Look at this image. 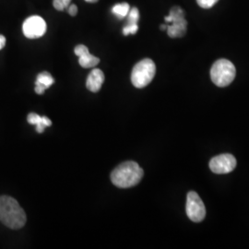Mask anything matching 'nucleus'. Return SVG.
Segmentation results:
<instances>
[{"label":"nucleus","mask_w":249,"mask_h":249,"mask_svg":"<svg viewBox=\"0 0 249 249\" xmlns=\"http://www.w3.org/2000/svg\"><path fill=\"white\" fill-rule=\"evenodd\" d=\"M28 123L31 124H36V131L38 133H43L45 131V124L43 122V116H39L36 113H31L27 117Z\"/></svg>","instance_id":"f8f14e48"},{"label":"nucleus","mask_w":249,"mask_h":249,"mask_svg":"<svg viewBox=\"0 0 249 249\" xmlns=\"http://www.w3.org/2000/svg\"><path fill=\"white\" fill-rule=\"evenodd\" d=\"M45 89L41 86H36V92L37 94H44Z\"/></svg>","instance_id":"aec40b11"},{"label":"nucleus","mask_w":249,"mask_h":249,"mask_svg":"<svg viewBox=\"0 0 249 249\" xmlns=\"http://www.w3.org/2000/svg\"><path fill=\"white\" fill-rule=\"evenodd\" d=\"M236 167V159L233 155L225 153L218 156H215L210 161V169L214 174L223 175L229 174L235 169Z\"/></svg>","instance_id":"6e6552de"},{"label":"nucleus","mask_w":249,"mask_h":249,"mask_svg":"<svg viewBox=\"0 0 249 249\" xmlns=\"http://www.w3.org/2000/svg\"><path fill=\"white\" fill-rule=\"evenodd\" d=\"M68 12H69L70 15H71V16H76V14L78 13V8H77V6L74 5V4L70 5V6L68 7Z\"/></svg>","instance_id":"a211bd4d"},{"label":"nucleus","mask_w":249,"mask_h":249,"mask_svg":"<svg viewBox=\"0 0 249 249\" xmlns=\"http://www.w3.org/2000/svg\"><path fill=\"white\" fill-rule=\"evenodd\" d=\"M236 70L234 65L227 59H219L211 70V79L218 87H226L234 80Z\"/></svg>","instance_id":"7ed1b4c3"},{"label":"nucleus","mask_w":249,"mask_h":249,"mask_svg":"<svg viewBox=\"0 0 249 249\" xmlns=\"http://www.w3.org/2000/svg\"><path fill=\"white\" fill-rule=\"evenodd\" d=\"M186 213L187 217L194 223H200L206 216V208L204 203L198 194L190 191L187 194Z\"/></svg>","instance_id":"423d86ee"},{"label":"nucleus","mask_w":249,"mask_h":249,"mask_svg":"<svg viewBox=\"0 0 249 249\" xmlns=\"http://www.w3.org/2000/svg\"><path fill=\"white\" fill-rule=\"evenodd\" d=\"M167 25V34L171 38L183 37L187 34V21L185 18V11L180 7H174L170 10L169 15L164 18Z\"/></svg>","instance_id":"39448f33"},{"label":"nucleus","mask_w":249,"mask_h":249,"mask_svg":"<svg viewBox=\"0 0 249 249\" xmlns=\"http://www.w3.org/2000/svg\"><path fill=\"white\" fill-rule=\"evenodd\" d=\"M46 22L40 16H32L25 19L22 25L23 35L29 39H37L46 33Z\"/></svg>","instance_id":"0eeeda50"},{"label":"nucleus","mask_w":249,"mask_h":249,"mask_svg":"<svg viewBox=\"0 0 249 249\" xmlns=\"http://www.w3.org/2000/svg\"><path fill=\"white\" fill-rule=\"evenodd\" d=\"M138 30H139L138 24H126L123 29V35L124 36L135 35L137 34Z\"/></svg>","instance_id":"dca6fc26"},{"label":"nucleus","mask_w":249,"mask_h":249,"mask_svg":"<svg viewBox=\"0 0 249 249\" xmlns=\"http://www.w3.org/2000/svg\"><path fill=\"white\" fill-rule=\"evenodd\" d=\"M53 82L54 80L49 72H42L38 74L36 78V86H41L46 89H48L50 86H52Z\"/></svg>","instance_id":"9b49d317"},{"label":"nucleus","mask_w":249,"mask_h":249,"mask_svg":"<svg viewBox=\"0 0 249 249\" xmlns=\"http://www.w3.org/2000/svg\"><path fill=\"white\" fill-rule=\"evenodd\" d=\"M6 45V37L4 36L0 35V50L3 49Z\"/></svg>","instance_id":"6ab92c4d"},{"label":"nucleus","mask_w":249,"mask_h":249,"mask_svg":"<svg viewBox=\"0 0 249 249\" xmlns=\"http://www.w3.org/2000/svg\"><path fill=\"white\" fill-rule=\"evenodd\" d=\"M86 2H88V3H96V2H98V0H85Z\"/></svg>","instance_id":"4be33fe9"},{"label":"nucleus","mask_w":249,"mask_h":249,"mask_svg":"<svg viewBox=\"0 0 249 249\" xmlns=\"http://www.w3.org/2000/svg\"><path fill=\"white\" fill-rule=\"evenodd\" d=\"M219 0H196L198 6L202 9H211Z\"/></svg>","instance_id":"f3484780"},{"label":"nucleus","mask_w":249,"mask_h":249,"mask_svg":"<svg viewBox=\"0 0 249 249\" xmlns=\"http://www.w3.org/2000/svg\"><path fill=\"white\" fill-rule=\"evenodd\" d=\"M74 52L77 56H79V63H80V67H82L84 69L94 68L100 63V59L98 57L90 54L88 47L85 45H77L75 47Z\"/></svg>","instance_id":"1a4fd4ad"},{"label":"nucleus","mask_w":249,"mask_h":249,"mask_svg":"<svg viewBox=\"0 0 249 249\" xmlns=\"http://www.w3.org/2000/svg\"><path fill=\"white\" fill-rule=\"evenodd\" d=\"M129 10H130L129 4L126 2H123V3H118L115 5L112 9V12L116 15L117 18L121 19V18H125L127 16Z\"/></svg>","instance_id":"ddd939ff"},{"label":"nucleus","mask_w":249,"mask_h":249,"mask_svg":"<svg viewBox=\"0 0 249 249\" xmlns=\"http://www.w3.org/2000/svg\"><path fill=\"white\" fill-rule=\"evenodd\" d=\"M105 81V74L99 69H93L86 80V87L91 92H98Z\"/></svg>","instance_id":"9d476101"},{"label":"nucleus","mask_w":249,"mask_h":249,"mask_svg":"<svg viewBox=\"0 0 249 249\" xmlns=\"http://www.w3.org/2000/svg\"><path fill=\"white\" fill-rule=\"evenodd\" d=\"M25 212L18 201L9 196H0V222L13 230L22 228L26 223Z\"/></svg>","instance_id":"f257e3e1"},{"label":"nucleus","mask_w":249,"mask_h":249,"mask_svg":"<svg viewBox=\"0 0 249 249\" xmlns=\"http://www.w3.org/2000/svg\"><path fill=\"white\" fill-rule=\"evenodd\" d=\"M144 171L135 161L127 160L119 164L111 174L113 185L119 188H129L137 186L142 179Z\"/></svg>","instance_id":"f03ea898"},{"label":"nucleus","mask_w":249,"mask_h":249,"mask_svg":"<svg viewBox=\"0 0 249 249\" xmlns=\"http://www.w3.org/2000/svg\"><path fill=\"white\" fill-rule=\"evenodd\" d=\"M156 73V66L150 58H145L134 66L131 72V82L138 89L148 86Z\"/></svg>","instance_id":"20e7f679"},{"label":"nucleus","mask_w":249,"mask_h":249,"mask_svg":"<svg viewBox=\"0 0 249 249\" xmlns=\"http://www.w3.org/2000/svg\"><path fill=\"white\" fill-rule=\"evenodd\" d=\"M127 24H138L140 19V11L137 8H132L127 14Z\"/></svg>","instance_id":"4468645a"},{"label":"nucleus","mask_w":249,"mask_h":249,"mask_svg":"<svg viewBox=\"0 0 249 249\" xmlns=\"http://www.w3.org/2000/svg\"><path fill=\"white\" fill-rule=\"evenodd\" d=\"M71 2V0H53V8L58 11H63L64 9H68Z\"/></svg>","instance_id":"2eb2a0df"},{"label":"nucleus","mask_w":249,"mask_h":249,"mask_svg":"<svg viewBox=\"0 0 249 249\" xmlns=\"http://www.w3.org/2000/svg\"><path fill=\"white\" fill-rule=\"evenodd\" d=\"M166 29H167V25H166V24L160 25V30H161V31H164V30H166Z\"/></svg>","instance_id":"412c9836"}]
</instances>
